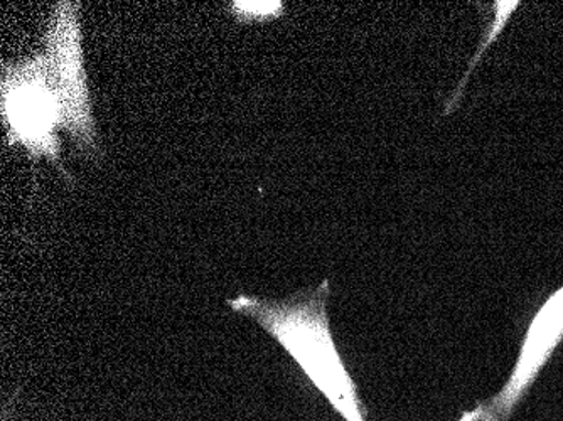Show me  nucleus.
<instances>
[{
    "mask_svg": "<svg viewBox=\"0 0 563 421\" xmlns=\"http://www.w3.org/2000/svg\"><path fill=\"white\" fill-rule=\"evenodd\" d=\"M329 280L286 300L239 296L228 299L233 312L257 322L299 364L303 375L344 421H368L357 385L350 375L329 324Z\"/></svg>",
    "mask_w": 563,
    "mask_h": 421,
    "instance_id": "obj_1",
    "label": "nucleus"
},
{
    "mask_svg": "<svg viewBox=\"0 0 563 421\" xmlns=\"http://www.w3.org/2000/svg\"><path fill=\"white\" fill-rule=\"evenodd\" d=\"M0 93L8 144L21 145L33 163L46 159L63 173L58 135L62 115L44 53L5 63Z\"/></svg>",
    "mask_w": 563,
    "mask_h": 421,
    "instance_id": "obj_2",
    "label": "nucleus"
},
{
    "mask_svg": "<svg viewBox=\"0 0 563 421\" xmlns=\"http://www.w3.org/2000/svg\"><path fill=\"white\" fill-rule=\"evenodd\" d=\"M81 2L62 0L51 12L44 34L49 80L62 115V130L88 157H97L98 135L85 69Z\"/></svg>",
    "mask_w": 563,
    "mask_h": 421,
    "instance_id": "obj_3",
    "label": "nucleus"
},
{
    "mask_svg": "<svg viewBox=\"0 0 563 421\" xmlns=\"http://www.w3.org/2000/svg\"><path fill=\"white\" fill-rule=\"evenodd\" d=\"M563 342V285L534 312L521 341L514 372L501 391L464 411L457 421H508Z\"/></svg>",
    "mask_w": 563,
    "mask_h": 421,
    "instance_id": "obj_4",
    "label": "nucleus"
},
{
    "mask_svg": "<svg viewBox=\"0 0 563 421\" xmlns=\"http://www.w3.org/2000/svg\"><path fill=\"white\" fill-rule=\"evenodd\" d=\"M284 2H232L230 11L235 15L236 21L249 24V22H265L278 19L284 14Z\"/></svg>",
    "mask_w": 563,
    "mask_h": 421,
    "instance_id": "obj_5",
    "label": "nucleus"
}]
</instances>
